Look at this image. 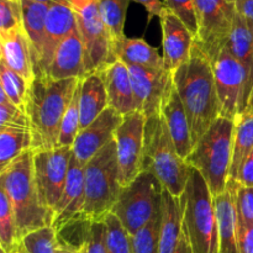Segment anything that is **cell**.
<instances>
[{"label": "cell", "mask_w": 253, "mask_h": 253, "mask_svg": "<svg viewBox=\"0 0 253 253\" xmlns=\"http://www.w3.org/2000/svg\"><path fill=\"white\" fill-rule=\"evenodd\" d=\"M172 76L187 113L194 148L210 126L220 118L219 96L211 63L195 40L188 61L173 72Z\"/></svg>", "instance_id": "6da1fadb"}, {"label": "cell", "mask_w": 253, "mask_h": 253, "mask_svg": "<svg viewBox=\"0 0 253 253\" xmlns=\"http://www.w3.org/2000/svg\"><path fill=\"white\" fill-rule=\"evenodd\" d=\"M78 83L79 78L53 79L48 76H35L26 103L32 151L58 147L62 120Z\"/></svg>", "instance_id": "7a4b0ae2"}, {"label": "cell", "mask_w": 253, "mask_h": 253, "mask_svg": "<svg viewBox=\"0 0 253 253\" xmlns=\"http://www.w3.org/2000/svg\"><path fill=\"white\" fill-rule=\"evenodd\" d=\"M0 188L6 192L16 217L20 237L52 226L54 214L43 207L35 180L34 151L29 150L0 170Z\"/></svg>", "instance_id": "3957f363"}, {"label": "cell", "mask_w": 253, "mask_h": 253, "mask_svg": "<svg viewBox=\"0 0 253 253\" xmlns=\"http://www.w3.org/2000/svg\"><path fill=\"white\" fill-rule=\"evenodd\" d=\"M190 169L192 167L178 153L162 114L146 119L141 172L152 173L163 189L179 198L185 192Z\"/></svg>", "instance_id": "277c9868"}, {"label": "cell", "mask_w": 253, "mask_h": 253, "mask_svg": "<svg viewBox=\"0 0 253 253\" xmlns=\"http://www.w3.org/2000/svg\"><path fill=\"white\" fill-rule=\"evenodd\" d=\"M235 121L220 116L185 158L204 178L212 197L227 189L232 162Z\"/></svg>", "instance_id": "5b68a950"}, {"label": "cell", "mask_w": 253, "mask_h": 253, "mask_svg": "<svg viewBox=\"0 0 253 253\" xmlns=\"http://www.w3.org/2000/svg\"><path fill=\"white\" fill-rule=\"evenodd\" d=\"M183 197V230L193 253H220L219 227L214 197L204 178L195 168Z\"/></svg>", "instance_id": "8992f818"}, {"label": "cell", "mask_w": 253, "mask_h": 253, "mask_svg": "<svg viewBox=\"0 0 253 253\" xmlns=\"http://www.w3.org/2000/svg\"><path fill=\"white\" fill-rule=\"evenodd\" d=\"M121 185L116 142L111 140L84 166L85 203L82 214L91 221H101L118 202Z\"/></svg>", "instance_id": "52a82bcc"}, {"label": "cell", "mask_w": 253, "mask_h": 253, "mask_svg": "<svg viewBox=\"0 0 253 253\" xmlns=\"http://www.w3.org/2000/svg\"><path fill=\"white\" fill-rule=\"evenodd\" d=\"M162 193V184L152 173L141 172L123 187L111 212L133 236L161 210Z\"/></svg>", "instance_id": "ba28073f"}, {"label": "cell", "mask_w": 253, "mask_h": 253, "mask_svg": "<svg viewBox=\"0 0 253 253\" xmlns=\"http://www.w3.org/2000/svg\"><path fill=\"white\" fill-rule=\"evenodd\" d=\"M84 46L86 73L99 72L115 62L110 39L99 11V0H68Z\"/></svg>", "instance_id": "9c48e42d"}, {"label": "cell", "mask_w": 253, "mask_h": 253, "mask_svg": "<svg viewBox=\"0 0 253 253\" xmlns=\"http://www.w3.org/2000/svg\"><path fill=\"white\" fill-rule=\"evenodd\" d=\"M198 20V42L212 57L226 44L236 16L234 0H193Z\"/></svg>", "instance_id": "30bf717a"}, {"label": "cell", "mask_w": 253, "mask_h": 253, "mask_svg": "<svg viewBox=\"0 0 253 253\" xmlns=\"http://www.w3.org/2000/svg\"><path fill=\"white\" fill-rule=\"evenodd\" d=\"M220 103V116L235 121L244 111L246 73L242 64L227 49L226 44L210 57Z\"/></svg>", "instance_id": "8fae6325"}, {"label": "cell", "mask_w": 253, "mask_h": 253, "mask_svg": "<svg viewBox=\"0 0 253 253\" xmlns=\"http://www.w3.org/2000/svg\"><path fill=\"white\" fill-rule=\"evenodd\" d=\"M72 156V147L34 151L35 180L40 199L43 207L53 214L66 185Z\"/></svg>", "instance_id": "7c38bea8"}, {"label": "cell", "mask_w": 253, "mask_h": 253, "mask_svg": "<svg viewBox=\"0 0 253 253\" xmlns=\"http://www.w3.org/2000/svg\"><path fill=\"white\" fill-rule=\"evenodd\" d=\"M145 127V115L136 110L124 116L123 123L115 131L114 140L116 142V153L123 187L130 184L141 173Z\"/></svg>", "instance_id": "4fadbf2b"}, {"label": "cell", "mask_w": 253, "mask_h": 253, "mask_svg": "<svg viewBox=\"0 0 253 253\" xmlns=\"http://www.w3.org/2000/svg\"><path fill=\"white\" fill-rule=\"evenodd\" d=\"M135 95L136 110L146 119L161 113V104L172 73L166 69H151L141 66H127Z\"/></svg>", "instance_id": "5bb4252c"}, {"label": "cell", "mask_w": 253, "mask_h": 253, "mask_svg": "<svg viewBox=\"0 0 253 253\" xmlns=\"http://www.w3.org/2000/svg\"><path fill=\"white\" fill-rule=\"evenodd\" d=\"M160 22L162 29V58L165 69L173 73L188 61L195 37L184 22L167 7L160 15Z\"/></svg>", "instance_id": "9a60e30c"}, {"label": "cell", "mask_w": 253, "mask_h": 253, "mask_svg": "<svg viewBox=\"0 0 253 253\" xmlns=\"http://www.w3.org/2000/svg\"><path fill=\"white\" fill-rule=\"evenodd\" d=\"M123 118L119 111L108 106L88 127L79 131L72 147L74 157L85 166L101 148L114 140L115 131L123 123Z\"/></svg>", "instance_id": "2e32d148"}, {"label": "cell", "mask_w": 253, "mask_h": 253, "mask_svg": "<svg viewBox=\"0 0 253 253\" xmlns=\"http://www.w3.org/2000/svg\"><path fill=\"white\" fill-rule=\"evenodd\" d=\"M76 29L77 19L68 1L53 2L49 5L46 19V40L39 69L35 76H46L57 47Z\"/></svg>", "instance_id": "e0dca14e"}, {"label": "cell", "mask_w": 253, "mask_h": 253, "mask_svg": "<svg viewBox=\"0 0 253 253\" xmlns=\"http://www.w3.org/2000/svg\"><path fill=\"white\" fill-rule=\"evenodd\" d=\"M161 114L165 118L178 153L185 160L193 150L192 132L182 99L173 82V76H170L163 95Z\"/></svg>", "instance_id": "ac0fdd59"}, {"label": "cell", "mask_w": 253, "mask_h": 253, "mask_svg": "<svg viewBox=\"0 0 253 253\" xmlns=\"http://www.w3.org/2000/svg\"><path fill=\"white\" fill-rule=\"evenodd\" d=\"M86 74L84 46L81 34L76 29L57 47L46 76L53 79H82Z\"/></svg>", "instance_id": "d6986e66"}, {"label": "cell", "mask_w": 253, "mask_h": 253, "mask_svg": "<svg viewBox=\"0 0 253 253\" xmlns=\"http://www.w3.org/2000/svg\"><path fill=\"white\" fill-rule=\"evenodd\" d=\"M99 73L105 84L109 106L115 109L123 116L136 111L135 95L128 67L120 59H116L115 62L104 67Z\"/></svg>", "instance_id": "ffe728a7"}, {"label": "cell", "mask_w": 253, "mask_h": 253, "mask_svg": "<svg viewBox=\"0 0 253 253\" xmlns=\"http://www.w3.org/2000/svg\"><path fill=\"white\" fill-rule=\"evenodd\" d=\"M85 203L84 190V166L72 156L69 163L68 175L63 193L54 211V220L52 226L58 229L73 217L82 214Z\"/></svg>", "instance_id": "44dd1931"}, {"label": "cell", "mask_w": 253, "mask_h": 253, "mask_svg": "<svg viewBox=\"0 0 253 253\" xmlns=\"http://www.w3.org/2000/svg\"><path fill=\"white\" fill-rule=\"evenodd\" d=\"M226 47L232 56L242 64L246 73L244 110L249 104L253 90V32L252 26L236 12Z\"/></svg>", "instance_id": "7402d4cb"}, {"label": "cell", "mask_w": 253, "mask_h": 253, "mask_svg": "<svg viewBox=\"0 0 253 253\" xmlns=\"http://www.w3.org/2000/svg\"><path fill=\"white\" fill-rule=\"evenodd\" d=\"M0 46L2 63L31 84L35 78L34 63L24 26L16 31L0 35Z\"/></svg>", "instance_id": "603a6c76"}, {"label": "cell", "mask_w": 253, "mask_h": 253, "mask_svg": "<svg viewBox=\"0 0 253 253\" xmlns=\"http://www.w3.org/2000/svg\"><path fill=\"white\" fill-rule=\"evenodd\" d=\"M183 234V197H173L163 189L161 204V234L158 253H174Z\"/></svg>", "instance_id": "cb8c5ba5"}, {"label": "cell", "mask_w": 253, "mask_h": 253, "mask_svg": "<svg viewBox=\"0 0 253 253\" xmlns=\"http://www.w3.org/2000/svg\"><path fill=\"white\" fill-rule=\"evenodd\" d=\"M22 25L31 49L34 72L36 74L43 52L46 40V19L49 5L32 0H21Z\"/></svg>", "instance_id": "d4e9b609"}, {"label": "cell", "mask_w": 253, "mask_h": 253, "mask_svg": "<svg viewBox=\"0 0 253 253\" xmlns=\"http://www.w3.org/2000/svg\"><path fill=\"white\" fill-rule=\"evenodd\" d=\"M109 106L105 84L99 72L86 74L81 79L79 95V113H81V130L88 127Z\"/></svg>", "instance_id": "484cf974"}, {"label": "cell", "mask_w": 253, "mask_h": 253, "mask_svg": "<svg viewBox=\"0 0 253 253\" xmlns=\"http://www.w3.org/2000/svg\"><path fill=\"white\" fill-rule=\"evenodd\" d=\"M219 227L220 253H237V214L234 190L230 187L222 194L214 197Z\"/></svg>", "instance_id": "4316f807"}, {"label": "cell", "mask_w": 253, "mask_h": 253, "mask_svg": "<svg viewBox=\"0 0 253 253\" xmlns=\"http://www.w3.org/2000/svg\"><path fill=\"white\" fill-rule=\"evenodd\" d=\"M115 59H120L126 66H141L151 69H165L162 56L143 39L125 37L113 48Z\"/></svg>", "instance_id": "83f0119b"}, {"label": "cell", "mask_w": 253, "mask_h": 253, "mask_svg": "<svg viewBox=\"0 0 253 253\" xmlns=\"http://www.w3.org/2000/svg\"><path fill=\"white\" fill-rule=\"evenodd\" d=\"M253 150V103L249 101L246 109L235 119L234 147L229 180L236 182L241 165Z\"/></svg>", "instance_id": "f1b7e54d"}, {"label": "cell", "mask_w": 253, "mask_h": 253, "mask_svg": "<svg viewBox=\"0 0 253 253\" xmlns=\"http://www.w3.org/2000/svg\"><path fill=\"white\" fill-rule=\"evenodd\" d=\"M29 150H32L29 128L0 127V170Z\"/></svg>", "instance_id": "f546056e"}, {"label": "cell", "mask_w": 253, "mask_h": 253, "mask_svg": "<svg viewBox=\"0 0 253 253\" xmlns=\"http://www.w3.org/2000/svg\"><path fill=\"white\" fill-rule=\"evenodd\" d=\"M130 1L132 0H99V11L110 39L111 51L126 37L124 26Z\"/></svg>", "instance_id": "4dcf8cb0"}, {"label": "cell", "mask_w": 253, "mask_h": 253, "mask_svg": "<svg viewBox=\"0 0 253 253\" xmlns=\"http://www.w3.org/2000/svg\"><path fill=\"white\" fill-rule=\"evenodd\" d=\"M93 221L83 214L73 217L56 230L57 245L62 249L79 253L88 242Z\"/></svg>", "instance_id": "1f68e13d"}, {"label": "cell", "mask_w": 253, "mask_h": 253, "mask_svg": "<svg viewBox=\"0 0 253 253\" xmlns=\"http://www.w3.org/2000/svg\"><path fill=\"white\" fill-rule=\"evenodd\" d=\"M14 208L6 192L0 188V246L1 253H17L21 246Z\"/></svg>", "instance_id": "d6a6232c"}, {"label": "cell", "mask_w": 253, "mask_h": 253, "mask_svg": "<svg viewBox=\"0 0 253 253\" xmlns=\"http://www.w3.org/2000/svg\"><path fill=\"white\" fill-rule=\"evenodd\" d=\"M31 84L22 78L20 74L15 73L10 68H7L1 62L0 64V88L5 91L7 99L17 108L26 111L27 96Z\"/></svg>", "instance_id": "836d02e7"}, {"label": "cell", "mask_w": 253, "mask_h": 253, "mask_svg": "<svg viewBox=\"0 0 253 253\" xmlns=\"http://www.w3.org/2000/svg\"><path fill=\"white\" fill-rule=\"evenodd\" d=\"M79 95H81V79L74 95L64 113L61 124L58 147H73L74 141L81 131V113H79Z\"/></svg>", "instance_id": "e575fe53"}, {"label": "cell", "mask_w": 253, "mask_h": 253, "mask_svg": "<svg viewBox=\"0 0 253 253\" xmlns=\"http://www.w3.org/2000/svg\"><path fill=\"white\" fill-rule=\"evenodd\" d=\"M103 221L105 224V242L108 253H133L131 235L126 231L120 220L110 212Z\"/></svg>", "instance_id": "d590c367"}, {"label": "cell", "mask_w": 253, "mask_h": 253, "mask_svg": "<svg viewBox=\"0 0 253 253\" xmlns=\"http://www.w3.org/2000/svg\"><path fill=\"white\" fill-rule=\"evenodd\" d=\"M161 234V210L133 236H131L133 253H158Z\"/></svg>", "instance_id": "8d00e7d4"}, {"label": "cell", "mask_w": 253, "mask_h": 253, "mask_svg": "<svg viewBox=\"0 0 253 253\" xmlns=\"http://www.w3.org/2000/svg\"><path fill=\"white\" fill-rule=\"evenodd\" d=\"M227 187L234 190L237 226H253V187H244L235 180H229Z\"/></svg>", "instance_id": "74e56055"}, {"label": "cell", "mask_w": 253, "mask_h": 253, "mask_svg": "<svg viewBox=\"0 0 253 253\" xmlns=\"http://www.w3.org/2000/svg\"><path fill=\"white\" fill-rule=\"evenodd\" d=\"M22 246L27 253H56L57 234L53 226L35 230L22 237Z\"/></svg>", "instance_id": "f35d334b"}, {"label": "cell", "mask_w": 253, "mask_h": 253, "mask_svg": "<svg viewBox=\"0 0 253 253\" xmlns=\"http://www.w3.org/2000/svg\"><path fill=\"white\" fill-rule=\"evenodd\" d=\"M0 127L29 128L30 120L26 111L17 108L7 99L5 91L0 88Z\"/></svg>", "instance_id": "ab89813d"}, {"label": "cell", "mask_w": 253, "mask_h": 253, "mask_svg": "<svg viewBox=\"0 0 253 253\" xmlns=\"http://www.w3.org/2000/svg\"><path fill=\"white\" fill-rule=\"evenodd\" d=\"M22 26L21 0H0V35L16 31Z\"/></svg>", "instance_id": "60d3db41"}, {"label": "cell", "mask_w": 253, "mask_h": 253, "mask_svg": "<svg viewBox=\"0 0 253 253\" xmlns=\"http://www.w3.org/2000/svg\"><path fill=\"white\" fill-rule=\"evenodd\" d=\"M163 4L168 10L174 12L184 22L194 37H197L198 20L193 0H163Z\"/></svg>", "instance_id": "b9f144b4"}, {"label": "cell", "mask_w": 253, "mask_h": 253, "mask_svg": "<svg viewBox=\"0 0 253 253\" xmlns=\"http://www.w3.org/2000/svg\"><path fill=\"white\" fill-rule=\"evenodd\" d=\"M86 253H108L105 242V224L104 221H93L86 242Z\"/></svg>", "instance_id": "7bdbcfd3"}, {"label": "cell", "mask_w": 253, "mask_h": 253, "mask_svg": "<svg viewBox=\"0 0 253 253\" xmlns=\"http://www.w3.org/2000/svg\"><path fill=\"white\" fill-rule=\"evenodd\" d=\"M237 253H253V226H237Z\"/></svg>", "instance_id": "ee69618b"}, {"label": "cell", "mask_w": 253, "mask_h": 253, "mask_svg": "<svg viewBox=\"0 0 253 253\" xmlns=\"http://www.w3.org/2000/svg\"><path fill=\"white\" fill-rule=\"evenodd\" d=\"M236 182L244 187H253V150L241 165Z\"/></svg>", "instance_id": "f6af8a7d"}, {"label": "cell", "mask_w": 253, "mask_h": 253, "mask_svg": "<svg viewBox=\"0 0 253 253\" xmlns=\"http://www.w3.org/2000/svg\"><path fill=\"white\" fill-rule=\"evenodd\" d=\"M132 1L137 2V4L142 5L145 7L148 15V21H151L155 16L160 17L163 10L166 9L165 4L161 0H132Z\"/></svg>", "instance_id": "bcb514c9"}, {"label": "cell", "mask_w": 253, "mask_h": 253, "mask_svg": "<svg viewBox=\"0 0 253 253\" xmlns=\"http://www.w3.org/2000/svg\"><path fill=\"white\" fill-rule=\"evenodd\" d=\"M234 4L237 14L253 26V0H234Z\"/></svg>", "instance_id": "7dc6e473"}, {"label": "cell", "mask_w": 253, "mask_h": 253, "mask_svg": "<svg viewBox=\"0 0 253 253\" xmlns=\"http://www.w3.org/2000/svg\"><path fill=\"white\" fill-rule=\"evenodd\" d=\"M174 253H193L192 247H190V244H189V240H188V236L185 235L184 230H183L179 245H178L177 250H175Z\"/></svg>", "instance_id": "c3c4849f"}, {"label": "cell", "mask_w": 253, "mask_h": 253, "mask_svg": "<svg viewBox=\"0 0 253 253\" xmlns=\"http://www.w3.org/2000/svg\"><path fill=\"white\" fill-rule=\"evenodd\" d=\"M36 2H42V4H53V2H61V1H68V0H32Z\"/></svg>", "instance_id": "681fc988"}, {"label": "cell", "mask_w": 253, "mask_h": 253, "mask_svg": "<svg viewBox=\"0 0 253 253\" xmlns=\"http://www.w3.org/2000/svg\"><path fill=\"white\" fill-rule=\"evenodd\" d=\"M56 253H76V252L69 251V250H67V249H62V247H57Z\"/></svg>", "instance_id": "f907efd6"}, {"label": "cell", "mask_w": 253, "mask_h": 253, "mask_svg": "<svg viewBox=\"0 0 253 253\" xmlns=\"http://www.w3.org/2000/svg\"><path fill=\"white\" fill-rule=\"evenodd\" d=\"M17 253H27L26 250H25L24 246H22V244H21V246H20V250H19V252H17Z\"/></svg>", "instance_id": "816d5d0a"}, {"label": "cell", "mask_w": 253, "mask_h": 253, "mask_svg": "<svg viewBox=\"0 0 253 253\" xmlns=\"http://www.w3.org/2000/svg\"><path fill=\"white\" fill-rule=\"evenodd\" d=\"M249 101H252L253 103V90H252V94H251V96H250V100Z\"/></svg>", "instance_id": "f5cc1de1"}, {"label": "cell", "mask_w": 253, "mask_h": 253, "mask_svg": "<svg viewBox=\"0 0 253 253\" xmlns=\"http://www.w3.org/2000/svg\"><path fill=\"white\" fill-rule=\"evenodd\" d=\"M79 253H86V249H85V247H84V249H83V250H82V251H81V252H79Z\"/></svg>", "instance_id": "db71d44e"}, {"label": "cell", "mask_w": 253, "mask_h": 253, "mask_svg": "<svg viewBox=\"0 0 253 253\" xmlns=\"http://www.w3.org/2000/svg\"><path fill=\"white\" fill-rule=\"evenodd\" d=\"M252 32H253V26H252Z\"/></svg>", "instance_id": "11a10c76"}]
</instances>
